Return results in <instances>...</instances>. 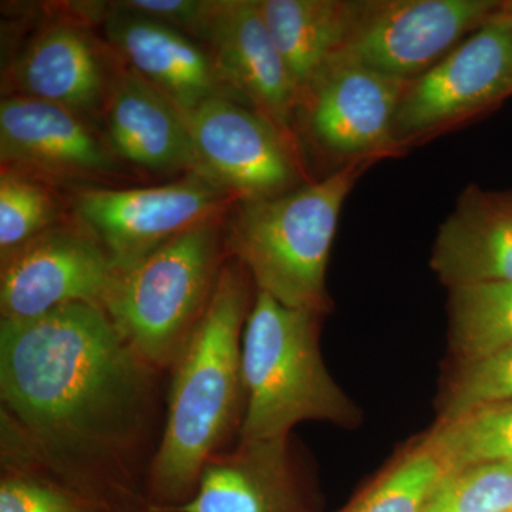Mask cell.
<instances>
[{
  "label": "cell",
  "instance_id": "9c48e42d",
  "mask_svg": "<svg viewBox=\"0 0 512 512\" xmlns=\"http://www.w3.org/2000/svg\"><path fill=\"white\" fill-rule=\"evenodd\" d=\"M512 93V3L503 5L407 87L393 123L396 146L429 136Z\"/></svg>",
  "mask_w": 512,
  "mask_h": 512
},
{
  "label": "cell",
  "instance_id": "ba28073f",
  "mask_svg": "<svg viewBox=\"0 0 512 512\" xmlns=\"http://www.w3.org/2000/svg\"><path fill=\"white\" fill-rule=\"evenodd\" d=\"M198 174L237 202L298 188L302 167L292 134L229 96L212 97L185 114Z\"/></svg>",
  "mask_w": 512,
  "mask_h": 512
},
{
  "label": "cell",
  "instance_id": "8992f818",
  "mask_svg": "<svg viewBox=\"0 0 512 512\" xmlns=\"http://www.w3.org/2000/svg\"><path fill=\"white\" fill-rule=\"evenodd\" d=\"M237 204L227 191L200 174L154 187H87L72 198L73 220L90 232L126 271L171 239L227 217Z\"/></svg>",
  "mask_w": 512,
  "mask_h": 512
},
{
  "label": "cell",
  "instance_id": "d4e9b609",
  "mask_svg": "<svg viewBox=\"0 0 512 512\" xmlns=\"http://www.w3.org/2000/svg\"><path fill=\"white\" fill-rule=\"evenodd\" d=\"M512 508V468L476 466L448 473L423 512H507Z\"/></svg>",
  "mask_w": 512,
  "mask_h": 512
},
{
  "label": "cell",
  "instance_id": "5b68a950",
  "mask_svg": "<svg viewBox=\"0 0 512 512\" xmlns=\"http://www.w3.org/2000/svg\"><path fill=\"white\" fill-rule=\"evenodd\" d=\"M225 218L171 239L111 286L104 312L153 369L175 365L210 305L228 255Z\"/></svg>",
  "mask_w": 512,
  "mask_h": 512
},
{
  "label": "cell",
  "instance_id": "6da1fadb",
  "mask_svg": "<svg viewBox=\"0 0 512 512\" xmlns=\"http://www.w3.org/2000/svg\"><path fill=\"white\" fill-rule=\"evenodd\" d=\"M154 370L100 306L0 325L3 419L74 484L130 463L150 423Z\"/></svg>",
  "mask_w": 512,
  "mask_h": 512
},
{
  "label": "cell",
  "instance_id": "30bf717a",
  "mask_svg": "<svg viewBox=\"0 0 512 512\" xmlns=\"http://www.w3.org/2000/svg\"><path fill=\"white\" fill-rule=\"evenodd\" d=\"M501 8L494 0L360 2L355 29L338 56L413 82Z\"/></svg>",
  "mask_w": 512,
  "mask_h": 512
},
{
  "label": "cell",
  "instance_id": "4316f807",
  "mask_svg": "<svg viewBox=\"0 0 512 512\" xmlns=\"http://www.w3.org/2000/svg\"><path fill=\"white\" fill-rule=\"evenodd\" d=\"M114 9L156 20L202 43L215 0H121Z\"/></svg>",
  "mask_w": 512,
  "mask_h": 512
},
{
  "label": "cell",
  "instance_id": "f1b7e54d",
  "mask_svg": "<svg viewBox=\"0 0 512 512\" xmlns=\"http://www.w3.org/2000/svg\"><path fill=\"white\" fill-rule=\"evenodd\" d=\"M507 512H512V508H511V510H510V511H507Z\"/></svg>",
  "mask_w": 512,
  "mask_h": 512
},
{
  "label": "cell",
  "instance_id": "ffe728a7",
  "mask_svg": "<svg viewBox=\"0 0 512 512\" xmlns=\"http://www.w3.org/2000/svg\"><path fill=\"white\" fill-rule=\"evenodd\" d=\"M448 473L476 466L512 468V400L441 420L426 440Z\"/></svg>",
  "mask_w": 512,
  "mask_h": 512
},
{
  "label": "cell",
  "instance_id": "4fadbf2b",
  "mask_svg": "<svg viewBox=\"0 0 512 512\" xmlns=\"http://www.w3.org/2000/svg\"><path fill=\"white\" fill-rule=\"evenodd\" d=\"M410 83L336 56L313 80L299 113L326 153L348 161L382 157L397 147L394 117Z\"/></svg>",
  "mask_w": 512,
  "mask_h": 512
},
{
  "label": "cell",
  "instance_id": "2e32d148",
  "mask_svg": "<svg viewBox=\"0 0 512 512\" xmlns=\"http://www.w3.org/2000/svg\"><path fill=\"white\" fill-rule=\"evenodd\" d=\"M101 117L107 143L119 160L158 173L198 174L197 154L183 111L124 64Z\"/></svg>",
  "mask_w": 512,
  "mask_h": 512
},
{
  "label": "cell",
  "instance_id": "7402d4cb",
  "mask_svg": "<svg viewBox=\"0 0 512 512\" xmlns=\"http://www.w3.org/2000/svg\"><path fill=\"white\" fill-rule=\"evenodd\" d=\"M63 222L62 201L52 185L2 168L0 171V256Z\"/></svg>",
  "mask_w": 512,
  "mask_h": 512
},
{
  "label": "cell",
  "instance_id": "603a6c76",
  "mask_svg": "<svg viewBox=\"0 0 512 512\" xmlns=\"http://www.w3.org/2000/svg\"><path fill=\"white\" fill-rule=\"evenodd\" d=\"M447 474L443 461L423 441L397 461L350 512H423Z\"/></svg>",
  "mask_w": 512,
  "mask_h": 512
},
{
  "label": "cell",
  "instance_id": "44dd1931",
  "mask_svg": "<svg viewBox=\"0 0 512 512\" xmlns=\"http://www.w3.org/2000/svg\"><path fill=\"white\" fill-rule=\"evenodd\" d=\"M450 291L451 345L463 365L512 345V282Z\"/></svg>",
  "mask_w": 512,
  "mask_h": 512
},
{
  "label": "cell",
  "instance_id": "484cf974",
  "mask_svg": "<svg viewBox=\"0 0 512 512\" xmlns=\"http://www.w3.org/2000/svg\"><path fill=\"white\" fill-rule=\"evenodd\" d=\"M510 400L512 345L461 366L460 372L451 384L441 420L453 419L484 404Z\"/></svg>",
  "mask_w": 512,
  "mask_h": 512
},
{
  "label": "cell",
  "instance_id": "e0dca14e",
  "mask_svg": "<svg viewBox=\"0 0 512 512\" xmlns=\"http://www.w3.org/2000/svg\"><path fill=\"white\" fill-rule=\"evenodd\" d=\"M431 268L448 288L512 282V212L478 188H467L441 224Z\"/></svg>",
  "mask_w": 512,
  "mask_h": 512
},
{
  "label": "cell",
  "instance_id": "7a4b0ae2",
  "mask_svg": "<svg viewBox=\"0 0 512 512\" xmlns=\"http://www.w3.org/2000/svg\"><path fill=\"white\" fill-rule=\"evenodd\" d=\"M245 269L222 268L207 311L175 362L167 419L151 463V485L167 500L194 493L202 468L241 427L242 333L251 311Z\"/></svg>",
  "mask_w": 512,
  "mask_h": 512
},
{
  "label": "cell",
  "instance_id": "7c38bea8",
  "mask_svg": "<svg viewBox=\"0 0 512 512\" xmlns=\"http://www.w3.org/2000/svg\"><path fill=\"white\" fill-rule=\"evenodd\" d=\"M0 161L52 187L109 180L120 171L119 158L86 117L20 96L0 101Z\"/></svg>",
  "mask_w": 512,
  "mask_h": 512
},
{
  "label": "cell",
  "instance_id": "8fae6325",
  "mask_svg": "<svg viewBox=\"0 0 512 512\" xmlns=\"http://www.w3.org/2000/svg\"><path fill=\"white\" fill-rule=\"evenodd\" d=\"M119 269L76 221H63L2 259V320H29L73 305L103 308Z\"/></svg>",
  "mask_w": 512,
  "mask_h": 512
},
{
  "label": "cell",
  "instance_id": "ac0fdd59",
  "mask_svg": "<svg viewBox=\"0 0 512 512\" xmlns=\"http://www.w3.org/2000/svg\"><path fill=\"white\" fill-rule=\"evenodd\" d=\"M262 18L303 97L318 74L348 45L360 2L258 0Z\"/></svg>",
  "mask_w": 512,
  "mask_h": 512
},
{
  "label": "cell",
  "instance_id": "3957f363",
  "mask_svg": "<svg viewBox=\"0 0 512 512\" xmlns=\"http://www.w3.org/2000/svg\"><path fill=\"white\" fill-rule=\"evenodd\" d=\"M377 158H353L323 180L231 208L225 218V248L259 292L288 308L326 312V272L340 211Z\"/></svg>",
  "mask_w": 512,
  "mask_h": 512
},
{
  "label": "cell",
  "instance_id": "5bb4252c",
  "mask_svg": "<svg viewBox=\"0 0 512 512\" xmlns=\"http://www.w3.org/2000/svg\"><path fill=\"white\" fill-rule=\"evenodd\" d=\"M202 45L232 96L292 134L299 94L258 0H215Z\"/></svg>",
  "mask_w": 512,
  "mask_h": 512
},
{
  "label": "cell",
  "instance_id": "52a82bcc",
  "mask_svg": "<svg viewBox=\"0 0 512 512\" xmlns=\"http://www.w3.org/2000/svg\"><path fill=\"white\" fill-rule=\"evenodd\" d=\"M101 3H74L43 20L3 72V96L29 97L86 117L103 116L123 66L106 42L94 35Z\"/></svg>",
  "mask_w": 512,
  "mask_h": 512
},
{
  "label": "cell",
  "instance_id": "9a60e30c",
  "mask_svg": "<svg viewBox=\"0 0 512 512\" xmlns=\"http://www.w3.org/2000/svg\"><path fill=\"white\" fill-rule=\"evenodd\" d=\"M101 23L104 40L120 62L184 114L212 97H234L222 83L207 47L191 36L156 20L114 9L110 3Z\"/></svg>",
  "mask_w": 512,
  "mask_h": 512
},
{
  "label": "cell",
  "instance_id": "cb8c5ba5",
  "mask_svg": "<svg viewBox=\"0 0 512 512\" xmlns=\"http://www.w3.org/2000/svg\"><path fill=\"white\" fill-rule=\"evenodd\" d=\"M3 466L0 512H99L87 491L42 476L26 458L8 457Z\"/></svg>",
  "mask_w": 512,
  "mask_h": 512
},
{
  "label": "cell",
  "instance_id": "277c9868",
  "mask_svg": "<svg viewBox=\"0 0 512 512\" xmlns=\"http://www.w3.org/2000/svg\"><path fill=\"white\" fill-rule=\"evenodd\" d=\"M319 316L256 292L242 333V443L286 440L302 421L352 420V404L320 355Z\"/></svg>",
  "mask_w": 512,
  "mask_h": 512
},
{
  "label": "cell",
  "instance_id": "d6986e66",
  "mask_svg": "<svg viewBox=\"0 0 512 512\" xmlns=\"http://www.w3.org/2000/svg\"><path fill=\"white\" fill-rule=\"evenodd\" d=\"M286 440L242 443L207 461L190 500L174 512H281L288 483Z\"/></svg>",
  "mask_w": 512,
  "mask_h": 512
},
{
  "label": "cell",
  "instance_id": "83f0119b",
  "mask_svg": "<svg viewBox=\"0 0 512 512\" xmlns=\"http://www.w3.org/2000/svg\"><path fill=\"white\" fill-rule=\"evenodd\" d=\"M493 198L495 201L498 202V204L503 205L505 210L512 212V197H503V195H493Z\"/></svg>",
  "mask_w": 512,
  "mask_h": 512
}]
</instances>
